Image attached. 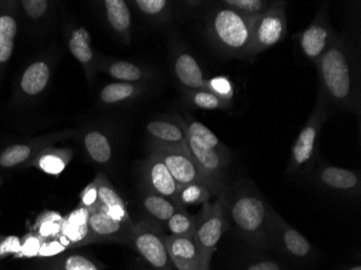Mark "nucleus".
I'll use <instances>...</instances> for the list:
<instances>
[{
    "label": "nucleus",
    "mask_w": 361,
    "mask_h": 270,
    "mask_svg": "<svg viewBox=\"0 0 361 270\" xmlns=\"http://www.w3.org/2000/svg\"><path fill=\"white\" fill-rule=\"evenodd\" d=\"M151 152L159 156L176 180L178 188L192 183L200 182L209 185L200 168L188 153V147H157L152 148Z\"/></svg>",
    "instance_id": "2eb2a0df"
},
{
    "label": "nucleus",
    "mask_w": 361,
    "mask_h": 270,
    "mask_svg": "<svg viewBox=\"0 0 361 270\" xmlns=\"http://www.w3.org/2000/svg\"><path fill=\"white\" fill-rule=\"evenodd\" d=\"M166 245L170 259L176 270H200L208 267L202 264L200 249L194 237L166 235Z\"/></svg>",
    "instance_id": "aec40b11"
},
{
    "label": "nucleus",
    "mask_w": 361,
    "mask_h": 270,
    "mask_svg": "<svg viewBox=\"0 0 361 270\" xmlns=\"http://www.w3.org/2000/svg\"><path fill=\"white\" fill-rule=\"evenodd\" d=\"M228 222L241 238L255 249L267 250L271 245V215L274 209L255 183L240 180L222 190Z\"/></svg>",
    "instance_id": "f03ea898"
},
{
    "label": "nucleus",
    "mask_w": 361,
    "mask_h": 270,
    "mask_svg": "<svg viewBox=\"0 0 361 270\" xmlns=\"http://www.w3.org/2000/svg\"><path fill=\"white\" fill-rule=\"evenodd\" d=\"M255 20L216 3L207 14L204 30L209 42L222 56L247 58Z\"/></svg>",
    "instance_id": "7ed1b4c3"
},
{
    "label": "nucleus",
    "mask_w": 361,
    "mask_h": 270,
    "mask_svg": "<svg viewBox=\"0 0 361 270\" xmlns=\"http://www.w3.org/2000/svg\"><path fill=\"white\" fill-rule=\"evenodd\" d=\"M220 3L241 16L257 18L269 9L273 1H267V0H224Z\"/></svg>",
    "instance_id": "e433bc0d"
},
{
    "label": "nucleus",
    "mask_w": 361,
    "mask_h": 270,
    "mask_svg": "<svg viewBox=\"0 0 361 270\" xmlns=\"http://www.w3.org/2000/svg\"><path fill=\"white\" fill-rule=\"evenodd\" d=\"M316 186L326 194L343 199H357L361 195L360 172L322 162L314 174Z\"/></svg>",
    "instance_id": "9d476101"
},
{
    "label": "nucleus",
    "mask_w": 361,
    "mask_h": 270,
    "mask_svg": "<svg viewBox=\"0 0 361 270\" xmlns=\"http://www.w3.org/2000/svg\"><path fill=\"white\" fill-rule=\"evenodd\" d=\"M79 199H80L79 206L86 209H91L99 202L97 186H95L94 182H91L90 184L87 185L86 188L80 192Z\"/></svg>",
    "instance_id": "c03bdc74"
},
{
    "label": "nucleus",
    "mask_w": 361,
    "mask_h": 270,
    "mask_svg": "<svg viewBox=\"0 0 361 270\" xmlns=\"http://www.w3.org/2000/svg\"><path fill=\"white\" fill-rule=\"evenodd\" d=\"M287 1H273L264 13L257 16L247 58H253L267 51L287 37Z\"/></svg>",
    "instance_id": "423d86ee"
},
{
    "label": "nucleus",
    "mask_w": 361,
    "mask_h": 270,
    "mask_svg": "<svg viewBox=\"0 0 361 270\" xmlns=\"http://www.w3.org/2000/svg\"><path fill=\"white\" fill-rule=\"evenodd\" d=\"M82 144L87 155L95 164L104 166L113 159V144L104 131L99 129L89 130L84 134Z\"/></svg>",
    "instance_id": "c85d7f7f"
},
{
    "label": "nucleus",
    "mask_w": 361,
    "mask_h": 270,
    "mask_svg": "<svg viewBox=\"0 0 361 270\" xmlns=\"http://www.w3.org/2000/svg\"><path fill=\"white\" fill-rule=\"evenodd\" d=\"M271 245L287 259L298 263L312 261L315 257V249L305 235L286 222L275 210L271 215Z\"/></svg>",
    "instance_id": "1a4fd4ad"
},
{
    "label": "nucleus",
    "mask_w": 361,
    "mask_h": 270,
    "mask_svg": "<svg viewBox=\"0 0 361 270\" xmlns=\"http://www.w3.org/2000/svg\"><path fill=\"white\" fill-rule=\"evenodd\" d=\"M212 196H216L212 188L204 183H192V184L185 185L183 188H178V195H176V202L178 206L186 207L197 206V204H204Z\"/></svg>",
    "instance_id": "2f4dec72"
},
{
    "label": "nucleus",
    "mask_w": 361,
    "mask_h": 270,
    "mask_svg": "<svg viewBox=\"0 0 361 270\" xmlns=\"http://www.w3.org/2000/svg\"><path fill=\"white\" fill-rule=\"evenodd\" d=\"M51 1L47 0H22L18 1L16 6L30 23H39L48 16L52 8Z\"/></svg>",
    "instance_id": "4c0bfd02"
},
{
    "label": "nucleus",
    "mask_w": 361,
    "mask_h": 270,
    "mask_svg": "<svg viewBox=\"0 0 361 270\" xmlns=\"http://www.w3.org/2000/svg\"><path fill=\"white\" fill-rule=\"evenodd\" d=\"M0 186H1V178H0Z\"/></svg>",
    "instance_id": "de8ad7c7"
},
{
    "label": "nucleus",
    "mask_w": 361,
    "mask_h": 270,
    "mask_svg": "<svg viewBox=\"0 0 361 270\" xmlns=\"http://www.w3.org/2000/svg\"><path fill=\"white\" fill-rule=\"evenodd\" d=\"M60 238L71 247H82L92 243L89 231V210L79 206L64 216Z\"/></svg>",
    "instance_id": "412c9836"
},
{
    "label": "nucleus",
    "mask_w": 361,
    "mask_h": 270,
    "mask_svg": "<svg viewBox=\"0 0 361 270\" xmlns=\"http://www.w3.org/2000/svg\"><path fill=\"white\" fill-rule=\"evenodd\" d=\"M200 270H210V267H202Z\"/></svg>",
    "instance_id": "49530a36"
},
{
    "label": "nucleus",
    "mask_w": 361,
    "mask_h": 270,
    "mask_svg": "<svg viewBox=\"0 0 361 270\" xmlns=\"http://www.w3.org/2000/svg\"><path fill=\"white\" fill-rule=\"evenodd\" d=\"M341 270H361V265L359 263L354 264V265L348 266V267H344Z\"/></svg>",
    "instance_id": "a18cd8bd"
},
{
    "label": "nucleus",
    "mask_w": 361,
    "mask_h": 270,
    "mask_svg": "<svg viewBox=\"0 0 361 270\" xmlns=\"http://www.w3.org/2000/svg\"><path fill=\"white\" fill-rule=\"evenodd\" d=\"M319 91L328 111L360 115V61L345 36L338 34L329 50L315 65Z\"/></svg>",
    "instance_id": "f257e3e1"
},
{
    "label": "nucleus",
    "mask_w": 361,
    "mask_h": 270,
    "mask_svg": "<svg viewBox=\"0 0 361 270\" xmlns=\"http://www.w3.org/2000/svg\"><path fill=\"white\" fill-rule=\"evenodd\" d=\"M93 182L97 186L99 204L103 207V209L115 219L131 221L125 201L121 198L116 188H114L109 178L104 173H99L97 174Z\"/></svg>",
    "instance_id": "393cba45"
},
{
    "label": "nucleus",
    "mask_w": 361,
    "mask_h": 270,
    "mask_svg": "<svg viewBox=\"0 0 361 270\" xmlns=\"http://www.w3.org/2000/svg\"><path fill=\"white\" fill-rule=\"evenodd\" d=\"M172 70L176 81L184 91L204 89V72L190 51L183 47H176L172 56Z\"/></svg>",
    "instance_id": "a211bd4d"
},
{
    "label": "nucleus",
    "mask_w": 361,
    "mask_h": 270,
    "mask_svg": "<svg viewBox=\"0 0 361 270\" xmlns=\"http://www.w3.org/2000/svg\"><path fill=\"white\" fill-rule=\"evenodd\" d=\"M186 147L188 153L200 168L202 176L210 185L213 192L218 196L227 186L226 173L232 154L221 153L216 150L206 149L197 145L192 140L186 137Z\"/></svg>",
    "instance_id": "9b49d317"
},
{
    "label": "nucleus",
    "mask_w": 361,
    "mask_h": 270,
    "mask_svg": "<svg viewBox=\"0 0 361 270\" xmlns=\"http://www.w3.org/2000/svg\"><path fill=\"white\" fill-rule=\"evenodd\" d=\"M328 117L329 111L326 109L324 97L318 94L313 111L292 145L287 173H307L315 166L319 149L320 134Z\"/></svg>",
    "instance_id": "20e7f679"
},
{
    "label": "nucleus",
    "mask_w": 361,
    "mask_h": 270,
    "mask_svg": "<svg viewBox=\"0 0 361 270\" xmlns=\"http://www.w3.org/2000/svg\"><path fill=\"white\" fill-rule=\"evenodd\" d=\"M105 74L119 82L146 83L152 78V73L145 67L133 62L106 59L97 65Z\"/></svg>",
    "instance_id": "5701e85b"
},
{
    "label": "nucleus",
    "mask_w": 361,
    "mask_h": 270,
    "mask_svg": "<svg viewBox=\"0 0 361 270\" xmlns=\"http://www.w3.org/2000/svg\"><path fill=\"white\" fill-rule=\"evenodd\" d=\"M338 34L330 22L329 6L322 4L310 25L298 32L293 38L298 42L304 59L316 65L329 50Z\"/></svg>",
    "instance_id": "0eeeda50"
},
{
    "label": "nucleus",
    "mask_w": 361,
    "mask_h": 270,
    "mask_svg": "<svg viewBox=\"0 0 361 270\" xmlns=\"http://www.w3.org/2000/svg\"><path fill=\"white\" fill-rule=\"evenodd\" d=\"M73 152L68 148H58L49 146L44 148L28 164L27 168H35L49 174L58 176L64 171L65 168L72 161Z\"/></svg>",
    "instance_id": "a878e982"
},
{
    "label": "nucleus",
    "mask_w": 361,
    "mask_h": 270,
    "mask_svg": "<svg viewBox=\"0 0 361 270\" xmlns=\"http://www.w3.org/2000/svg\"><path fill=\"white\" fill-rule=\"evenodd\" d=\"M68 46L72 56L84 68L88 82H92L97 61L91 47V36L88 30L84 27H76L71 30Z\"/></svg>",
    "instance_id": "4be33fe9"
},
{
    "label": "nucleus",
    "mask_w": 361,
    "mask_h": 270,
    "mask_svg": "<svg viewBox=\"0 0 361 270\" xmlns=\"http://www.w3.org/2000/svg\"><path fill=\"white\" fill-rule=\"evenodd\" d=\"M180 118V123L183 125L186 132V137L206 149L216 150L221 153H228L231 150L219 140L216 134L213 133L208 127L200 121H195L194 118Z\"/></svg>",
    "instance_id": "c756f323"
},
{
    "label": "nucleus",
    "mask_w": 361,
    "mask_h": 270,
    "mask_svg": "<svg viewBox=\"0 0 361 270\" xmlns=\"http://www.w3.org/2000/svg\"><path fill=\"white\" fill-rule=\"evenodd\" d=\"M166 228L170 231V235L174 237H194L195 216L190 215L186 208L178 207L166 224Z\"/></svg>",
    "instance_id": "f704fd0d"
},
{
    "label": "nucleus",
    "mask_w": 361,
    "mask_h": 270,
    "mask_svg": "<svg viewBox=\"0 0 361 270\" xmlns=\"http://www.w3.org/2000/svg\"><path fill=\"white\" fill-rule=\"evenodd\" d=\"M149 149L157 147H186V132L178 116L155 118L146 123Z\"/></svg>",
    "instance_id": "f3484780"
},
{
    "label": "nucleus",
    "mask_w": 361,
    "mask_h": 270,
    "mask_svg": "<svg viewBox=\"0 0 361 270\" xmlns=\"http://www.w3.org/2000/svg\"><path fill=\"white\" fill-rule=\"evenodd\" d=\"M184 99L192 109L202 111H227L233 107L206 89L184 91Z\"/></svg>",
    "instance_id": "473e14b6"
},
{
    "label": "nucleus",
    "mask_w": 361,
    "mask_h": 270,
    "mask_svg": "<svg viewBox=\"0 0 361 270\" xmlns=\"http://www.w3.org/2000/svg\"><path fill=\"white\" fill-rule=\"evenodd\" d=\"M42 239L39 238L36 233H30L21 239V249L16 257H36L39 254L40 247L42 245Z\"/></svg>",
    "instance_id": "ea45409f"
},
{
    "label": "nucleus",
    "mask_w": 361,
    "mask_h": 270,
    "mask_svg": "<svg viewBox=\"0 0 361 270\" xmlns=\"http://www.w3.org/2000/svg\"><path fill=\"white\" fill-rule=\"evenodd\" d=\"M56 270H99V268L88 257L73 254L65 257Z\"/></svg>",
    "instance_id": "58836bf2"
},
{
    "label": "nucleus",
    "mask_w": 361,
    "mask_h": 270,
    "mask_svg": "<svg viewBox=\"0 0 361 270\" xmlns=\"http://www.w3.org/2000/svg\"><path fill=\"white\" fill-rule=\"evenodd\" d=\"M142 180L145 192L176 200L178 186L157 154L151 152L141 166Z\"/></svg>",
    "instance_id": "dca6fc26"
},
{
    "label": "nucleus",
    "mask_w": 361,
    "mask_h": 270,
    "mask_svg": "<svg viewBox=\"0 0 361 270\" xmlns=\"http://www.w3.org/2000/svg\"><path fill=\"white\" fill-rule=\"evenodd\" d=\"M105 18L109 27L125 44L131 42L133 16L125 0H105L103 3Z\"/></svg>",
    "instance_id": "b1692460"
},
{
    "label": "nucleus",
    "mask_w": 361,
    "mask_h": 270,
    "mask_svg": "<svg viewBox=\"0 0 361 270\" xmlns=\"http://www.w3.org/2000/svg\"><path fill=\"white\" fill-rule=\"evenodd\" d=\"M74 131L54 132L24 143H14L0 152V168H27L34 158L49 146L72 137Z\"/></svg>",
    "instance_id": "ddd939ff"
},
{
    "label": "nucleus",
    "mask_w": 361,
    "mask_h": 270,
    "mask_svg": "<svg viewBox=\"0 0 361 270\" xmlns=\"http://www.w3.org/2000/svg\"><path fill=\"white\" fill-rule=\"evenodd\" d=\"M204 89L222 99L223 102L233 106L235 99V85L228 76L218 75V76L206 79Z\"/></svg>",
    "instance_id": "c9c22d12"
},
{
    "label": "nucleus",
    "mask_w": 361,
    "mask_h": 270,
    "mask_svg": "<svg viewBox=\"0 0 361 270\" xmlns=\"http://www.w3.org/2000/svg\"><path fill=\"white\" fill-rule=\"evenodd\" d=\"M133 4L154 24H166L173 16V3L168 0H135Z\"/></svg>",
    "instance_id": "7c9ffc66"
},
{
    "label": "nucleus",
    "mask_w": 361,
    "mask_h": 270,
    "mask_svg": "<svg viewBox=\"0 0 361 270\" xmlns=\"http://www.w3.org/2000/svg\"><path fill=\"white\" fill-rule=\"evenodd\" d=\"M129 245L154 270H173L166 245V235L159 225L146 219L137 223L133 228Z\"/></svg>",
    "instance_id": "6e6552de"
},
{
    "label": "nucleus",
    "mask_w": 361,
    "mask_h": 270,
    "mask_svg": "<svg viewBox=\"0 0 361 270\" xmlns=\"http://www.w3.org/2000/svg\"><path fill=\"white\" fill-rule=\"evenodd\" d=\"M89 210V231L92 243H118L129 245L135 224L109 215L99 202Z\"/></svg>",
    "instance_id": "f8f14e48"
},
{
    "label": "nucleus",
    "mask_w": 361,
    "mask_h": 270,
    "mask_svg": "<svg viewBox=\"0 0 361 270\" xmlns=\"http://www.w3.org/2000/svg\"><path fill=\"white\" fill-rule=\"evenodd\" d=\"M146 83L111 82L103 87L100 101L107 106L128 104L139 99L146 91Z\"/></svg>",
    "instance_id": "bb28decb"
},
{
    "label": "nucleus",
    "mask_w": 361,
    "mask_h": 270,
    "mask_svg": "<svg viewBox=\"0 0 361 270\" xmlns=\"http://www.w3.org/2000/svg\"><path fill=\"white\" fill-rule=\"evenodd\" d=\"M18 12L16 3L0 5V81L3 79L8 63L13 54L14 42L18 35Z\"/></svg>",
    "instance_id": "6ab92c4d"
},
{
    "label": "nucleus",
    "mask_w": 361,
    "mask_h": 270,
    "mask_svg": "<svg viewBox=\"0 0 361 270\" xmlns=\"http://www.w3.org/2000/svg\"><path fill=\"white\" fill-rule=\"evenodd\" d=\"M21 249V239L18 235H0V259L9 255L16 257Z\"/></svg>",
    "instance_id": "79ce46f5"
},
{
    "label": "nucleus",
    "mask_w": 361,
    "mask_h": 270,
    "mask_svg": "<svg viewBox=\"0 0 361 270\" xmlns=\"http://www.w3.org/2000/svg\"><path fill=\"white\" fill-rule=\"evenodd\" d=\"M63 219L64 216L60 213L56 211H46L38 216L35 225L32 227V233H36L42 240L58 238L61 235Z\"/></svg>",
    "instance_id": "72a5a7b5"
},
{
    "label": "nucleus",
    "mask_w": 361,
    "mask_h": 270,
    "mask_svg": "<svg viewBox=\"0 0 361 270\" xmlns=\"http://www.w3.org/2000/svg\"><path fill=\"white\" fill-rule=\"evenodd\" d=\"M229 228L222 192L214 202L202 204V210L195 216L194 239L200 249L204 266L210 267L211 259L225 231Z\"/></svg>",
    "instance_id": "39448f33"
},
{
    "label": "nucleus",
    "mask_w": 361,
    "mask_h": 270,
    "mask_svg": "<svg viewBox=\"0 0 361 270\" xmlns=\"http://www.w3.org/2000/svg\"><path fill=\"white\" fill-rule=\"evenodd\" d=\"M243 270H290L277 259H264L251 262Z\"/></svg>",
    "instance_id": "37998d69"
},
{
    "label": "nucleus",
    "mask_w": 361,
    "mask_h": 270,
    "mask_svg": "<svg viewBox=\"0 0 361 270\" xmlns=\"http://www.w3.org/2000/svg\"><path fill=\"white\" fill-rule=\"evenodd\" d=\"M54 65L50 56H42L30 62L16 81V102L25 103L40 97L51 81Z\"/></svg>",
    "instance_id": "4468645a"
},
{
    "label": "nucleus",
    "mask_w": 361,
    "mask_h": 270,
    "mask_svg": "<svg viewBox=\"0 0 361 270\" xmlns=\"http://www.w3.org/2000/svg\"><path fill=\"white\" fill-rule=\"evenodd\" d=\"M141 206L143 212L147 216L146 219H149L159 226H166L170 217L180 207L170 199L149 192H144Z\"/></svg>",
    "instance_id": "cd10ccee"
},
{
    "label": "nucleus",
    "mask_w": 361,
    "mask_h": 270,
    "mask_svg": "<svg viewBox=\"0 0 361 270\" xmlns=\"http://www.w3.org/2000/svg\"><path fill=\"white\" fill-rule=\"evenodd\" d=\"M68 249V245L59 235L58 238L48 239L42 241V247H40L39 257H51L56 255L62 254L63 252Z\"/></svg>",
    "instance_id": "a19ab883"
}]
</instances>
